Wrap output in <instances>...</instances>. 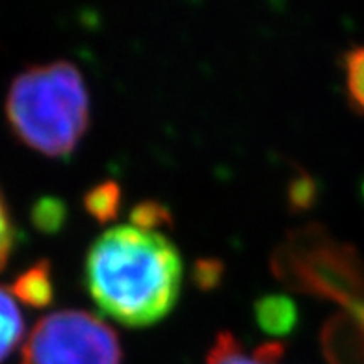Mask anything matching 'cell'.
<instances>
[{
  "instance_id": "7",
  "label": "cell",
  "mask_w": 364,
  "mask_h": 364,
  "mask_svg": "<svg viewBox=\"0 0 364 364\" xmlns=\"http://www.w3.org/2000/svg\"><path fill=\"white\" fill-rule=\"evenodd\" d=\"M255 320L269 335L281 336L292 333L297 326L296 301L283 294H268L255 301Z\"/></svg>"
},
{
  "instance_id": "5",
  "label": "cell",
  "mask_w": 364,
  "mask_h": 364,
  "mask_svg": "<svg viewBox=\"0 0 364 364\" xmlns=\"http://www.w3.org/2000/svg\"><path fill=\"white\" fill-rule=\"evenodd\" d=\"M320 342L329 364H364V307L331 316Z\"/></svg>"
},
{
  "instance_id": "6",
  "label": "cell",
  "mask_w": 364,
  "mask_h": 364,
  "mask_svg": "<svg viewBox=\"0 0 364 364\" xmlns=\"http://www.w3.org/2000/svg\"><path fill=\"white\" fill-rule=\"evenodd\" d=\"M283 353L284 348L281 342H268L250 353L232 333L221 331L206 353L205 364H279Z\"/></svg>"
},
{
  "instance_id": "8",
  "label": "cell",
  "mask_w": 364,
  "mask_h": 364,
  "mask_svg": "<svg viewBox=\"0 0 364 364\" xmlns=\"http://www.w3.org/2000/svg\"><path fill=\"white\" fill-rule=\"evenodd\" d=\"M11 294L30 307L43 309L54 297L53 269L48 260H38L15 279Z\"/></svg>"
},
{
  "instance_id": "10",
  "label": "cell",
  "mask_w": 364,
  "mask_h": 364,
  "mask_svg": "<svg viewBox=\"0 0 364 364\" xmlns=\"http://www.w3.org/2000/svg\"><path fill=\"white\" fill-rule=\"evenodd\" d=\"M84 208L101 223L115 220L121 208V186L115 181H102L84 196Z\"/></svg>"
},
{
  "instance_id": "11",
  "label": "cell",
  "mask_w": 364,
  "mask_h": 364,
  "mask_svg": "<svg viewBox=\"0 0 364 364\" xmlns=\"http://www.w3.org/2000/svg\"><path fill=\"white\" fill-rule=\"evenodd\" d=\"M342 71L348 102L355 112L364 114V45L351 47L342 54Z\"/></svg>"
},
{
  "instance_id": "9",
  "label": "cell",
  "mask_w": 364,
  "mask_h": 364,
  "mask_svg": "<svg viewBox=\"0 0 364 364\" xmlns=\"http://www.w3.org/2000/svg\"><path fill=\"white\" fill-rule=\"evenodd\" d=\"M24 333V320L15 296L0 287V363L11 355Z\"/></svg>"
},
{
  "instance_id": "2",
  "label": "cell",
  "mask_w": 364,
  "mask_h": 364,
  "mask_svg": "<svg viewBox=\"0 0 364 364\" xmlns=\"http://www.w3.org/2000/svg\"><path fill=\"white\" fill-rule=\"evenodd\" d=\"M4 110L11 132L26 147L68 159L90 127V93L75 63H36L11 80Z\"/></svg>"
},
{
  "instance_id": "12",
  "label": "cell",
  "mask_w": 364,
  "mask_h": 364,
  "mask_svg": "<svg viewBox=\"0 0 364 364\" xmlns=\"http://www.w3.org/2000/svg\"><path fill=\"white\" fill-rule=\"evenodd\" d=\"M32 216H34V223L38 229H41L43 232H56L65 223L68 210H65V205L60 199L43 197L34 206Z\"/></svg>"
},
{
  "instance_id": "17",
  "label": "cell",
  "mask_w": 364,
  "mask_h": 364,
  "mask_svg": "<svg viewBox=\"0 0 364 364\" xmlns=\"http://www.w3.org/2000/svg\"><path fill=\"white\" fill-rule=\"evenodd\" d=\"M363 196H364V184H363Z\"/></svg>"
},
{
  "instance_id": "1",
  "label": "cell",
  "mask_w": 364,
  "mask_h": 364,
  "mask_svg": "<svg viewBox=\"0 0 364 364\" xmlns=\"http://www.w3.org/2000/svg\"><path fill=\"white\" fill-rule=\"evenodd\" d=\"M84 283L95 305L127 327H147L177 305L182 260L168 236L138 225H114L93 240Z\"/></svg>"
},
{
  "instance_id": "3",
  "label": "cell",
  "mask_w": 364,
  "mask_h": 364,
  "mask_svg": "<svg viewBox=\"0 0 364 364\" xmlns=\"http://www.w3.org/2000/svg\"><path fill=\"white\" fill-rule=\"evenodd\" d=\"M269 268L294 292L329 299L344 311L364 307L363 257L318 221L288 230L269 257Z\"/></svg>"
},
{
  "instance_id": "13",
  "label": "cell",
  "mask_w": 364,
  "mask_h": 364,
  "mask_svg": "<svg viewBox=\"0 0 364 364\" xmlns=\"http://www.w3.org/2000/svg\"><path fill=\"white\" fill-rule=\"evenodd\" d=\"M130 220H132V225L154 230V227L169 223V221H171V216H169L168 208H164L160 203L144 201L138 203V205L132 208V212H130Z\"/></svg>"
},
{
  "instance_id": "4",
  "label": "cell",
  "mask_w": 364,
  "mask_h": 364,
  "mask_svg": "<svg viewBox=\"0 0 364 364\" xmlns=\"http://www.w3.org/2000/svg\"><path fill=\"white\" fill-rule=\"evenodd\" d=\"M21 364H123L119 336L105 320L78 309L47 314L23 346Z\"/></svg>"
},
{
  "instance_id": "15",
  "label": "cell",
  "mask_w": 364,
  "mask_h": 364,
  "mask_svg": "<svg viewBox=\"0 0 364 364\" xmlns=\"http://www.w3.org/2000/svg\"><path fill=\"white\" fill-rule=\"evenodd\" d=\"M15 230L11 225V218L8 214V206L0 196V269L4 268L8 259H10L11 247H14Z\"/></svg>"
},
{
  "instance_id": "16",
  "label": "cell",
  "mask_w": 364,
  "mask_h": 364,
  "mask_svg": "<svg viewBox=\"0 0 364 364\" xmlns=\"http://www.w3.org/2000/svg\"><path fill=\"white\" fill-rule=\"evenodd\" d=\"M221 275V264L214 262V260H201V262H197L196 268V277L197 283L201 284V287H212V284L216 283L218 279Z\"/></svg>"
},
{
  "instance_id": "14",
  "label": "cell",
  "mask_w": 364,
  "mask_h": 364,
  "mask_svg": "<svg viewBox=\"0 0 364 364\" xmlns=\"http://www.w3.org/2000/svg\"><path fill=\"white\" fill-rule=\"evenodd\" d=\"M318 196L316 182L309 177L307 173H299L292 178L288 186V203L294 210H305L314 203Z\"/></svg>"
}]
</instances>
